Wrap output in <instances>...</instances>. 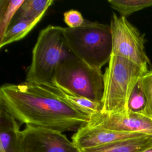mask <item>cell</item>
<instances>
[{"label": "cell", "mask_w": 152, "mask_h": 152, "mask_svg": "<svg viewBox=\"0 0 152 152\" xmlns=\"http://www.w3.org/2000/svg\"><path fill=\"white\" fill-rule=\"evenodd\" d=\"M53 85L68 93L101 103L103 92L102 71L89 66L71 53L58 66Z\"/></svg>", "instance_id": "cell-5"}, {"label": "cell", "mask_w": 152, "mask_h": 152, "mask_svg": "<svg viewBox=\"0 0 152 152\" xmlns=\"http://www.w3.org/2000/svg\"><path fill=\"white\" fill-rule=\"evenodd\" d=\"M142 152H152V147H150V148L146 149L145 150H144V151H142Z\"/></svg>", "instance_id": "cell-20"}, {"label": "cell", "mask_w": 152, "mask_h": 152, "mask_svg": "<svg viewBox=\"0 0 152 152\" xmlns=\"http://www.w3.org/2000/svg\"><path fill=\"white\" fill-rule=\"evenodd\" d=\"M112 40V55L128 59L147 68L150 61L146 54L144 34L131 24L126 17L113 13L110 24Z\"/></svg>", "instance_id": "cell-6"}, {"label": "cell", "mask_w": 152, "mask_h": 152, "mask_svg": "<svg viewBox=\"0 0 152 152\" xmlns=\"http://www.w3.org/2000/svg\"><path fill=\"white\" fill-rule=\"evenodd\" d=\"M151 147H152V135H145L80 151L81 152H142Z\"/></svg>", "instance_id": "cell-11"}, {"label": "cell", "mask_w": 152, "mask_h": 152, "mask_svg": "<svg viewBox=\"0 0 152 152\" xmlns=\"http://www.w3.org/2000/svg\"><path fill=\"white\" fill-rule=\"evenodd\" d=\"M69 53L64 35V27L48 26L40 31L33 47L25 81L53 86L56 69Z\"/></svg>", "instance_id": "cell-4"}, {"label": "cell", "mask_w": 152, "mask_h": 152, "mask_svg": "<svg viewBox=\"0 0 152 152\" xmlns=\"http://www.w3.org/2000/svg\"><path fill=\"white\" fill-rule=\"evenodd\" d=\"M41 19L23 20L12 22L2 39L0 40V48L24 38Z\"/></svg>", "instance_id": "cell-13"}, {"label": "cell", "mask_w": 152, "mask_h": 152, "mask_svg": "<svg viewBox=\"0 0 152 152\" xmlns=\"http://www.w3.org/2000/svg\"><path fill=\"white\" fill-rule=\"evenodd\" d=\"M58 90L68 102L90 115L102 110V106L100 102L94 101L85 97L71 94L59 89Z\"/></svg>", "instance_id": "cell-16"}, {"label": "cell", "mask_w": 152, "mask_h": 152, "mask_svg": "<svg viewBox=\"0 0 152 152\" xmlns=\"http://www.w3.org/2000/svg\"><path fill=\"white\" fill-rule=\"evenodd\" d=\"M86 124L118 131L152 135V119L138 112L128 111L106 115L99 112L91 115Z\"/></svg>", "instance_id": "cell-8"}, {"label": "cell", "mask_w": 152, "mask_h": 152, "mask_svg": "<svg viewBox=\"0 0 152 152\" xmlns=\"http://www.w3.org/2000/svg\"><path fill=\"white\" fill-rule=\"evenodd\" d=\"M145 104V97L138 81L130 96L128 104V111L142 114Z\"/></svg>", "instance_id": "cell-18"}, {"label": "cell", "mask_w": 152, "mask_h": 152, "mask_svg": "<svg viewBox=\"0 0 152 152\" xmlns=\"http://www.w3.org/2000/svg\"><path fill=\"white\" fill-rule=\"evenodd\" d=\"M70 52L89 66L99 71L110 61L112 51L110 25L85 20L77 28L64 27Z\"/></svg>", "instance_id": "cell-3"}, {"label": "cell", "mask_w": 152, "mask_h": 152, "mask_svg": "<svg viewBox=\"0 0 152 152\" xmlns=\"http://www.w3.org/2000/svg\"><path fill=\"white\" fill-rule=\"evenodd\" d=\"M18 121L0 107V152H21Z\"/></svg>", "instance_id": "cell-10"}, {"label": "cell", "mask_w": 152, "mask_h": 152, "mask_svg": "<svg viewBox=\"0 0 152 152\" xmlns=\"http://www.w3.org/2000/svg\"><path fill=\"white\" fill-rule=\"evenodd\" d=\"M145 135L147 134L118 131L85 124L72 135V141L80 150H83Z\"/></svg>", "instance_id": "cell-9"}, {"label": "cell", "mask_w": 152, "mask_h": 152, "mask_svg": "<svg viewBox=\"0 0 152 152\" xmlns=\"http://www.w3.org/2000/svg\"><path fill=\"white\" fill-rule=\"evenodd\" d=\"M139 83L146 100L142 114L152 119V70L147 71L141 77Z\"/></svg>", "instance_id": "cell-17"}, {"label": "cell", "mask_w": 152, "mask_h": 152, "mask_svg": "<svg viewBox=\"0 0 152 152\" xmlns=\"http://www.w3.org/2000/svg\"><path fill=\"white\" fill-rule=\"evenodd\" d=\"M148 71L125 58L112 55L103 74L101 113L114 115L128 112L130 96L141 77Z\"/></svg>", "instance_id": "cell-2"}, {"label": "cell", "mask_w": 152, "mask_h": 152, "mask_svg": "<svg viewBox=\"0 0 152 152\" xmlns=\"http://www.w3.org/2000/svg\"><path fill=\"white\" fill-rule=\"evenodd\" d=\"M53 2V0H24L16 13L13 22L42 18Z\"/></svg>", "instance_id": "cell-12"}, {"label": "cell", "mask_w": 152, "mask_h": 152, "mask_svg": "<svg viewBox=\"0 0 152 152\" xmlns=\"http://www.w3.org/2000/svg\"><path fill=\"white\" fill-rule=\"evenodd\" d=\"M110 6L126 17L132 13L152 6V0H108Z\"/></svg>", "instance_id": "cell-15"}, {"label": "cell", "mask_w": 152, "mask_h": 152, "mask_svg": "<svg viewBox=\"0 0 152 152\" xmlns=\"http://www.w3.org/2000/svg\"><path fill=\"white\" fill-rule=\"evenodd\" d=\"M24 0L0 1V40L2 39L11 21Z\"/></svg>", "instance_id": "cell-14"}, {"label": "cell", "mask_w": 152, "mask_h": 152, "mask_svg": "<svg viewBox=\"0 0 152 152\" xmlns=\"http://www.w3.org/2000/svg\"><path fill=\"white\" fill-rule=\"evenodd\" d=\"M0 104L26 126L61 132L77 130L87 124L90 115L68 102L54 86L24 82L0 88Z\"/></svg>", "instance_id": "cell-1"}, {"label": "cell", "mask_w": 152, "mask_h": 152, "mask_svg": "<svg viewBox=\"0 0 152 152\" xmlns=\"http://www.w3.org/2000/svg\"><path fill=\"white\" fill-rule=\"evenodd\" d=\"M64 20L68 27L77 28L83 24L85 19L79 11L71 10L64 14Z\"/></svg>", "instance_id": "cell-19"}, {"label": "cell", "mask_w": 152, "mask_h": 152, "mask_svg": "<svg viewBox=\"0 0 152 152\" xmlns=\"http://www.w3.org/2000/svg\"><path fill=\"white\" fill-rule=\"evenodd\" d=\"M21 152H81L62 132L26 126L21 131Z\"/></svg>", "instance_id": "cell-7"}]
</instances>
